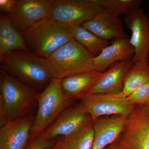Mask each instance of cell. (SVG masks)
<instances>
[{
    "label": "cell",
    "instance_id": "obj_16",
    "mask_svg": "<svg viewBox=\"0 0 149 149\" xmlns=\"http://www.w3.org/2000/svg\"><path fill=\"white\" fill-rule=\"evenodd\" d=\"M133 64L132 61L118 62L103 72L98 80L86 95L95 94L118 93L122 92L126 73Z\"/></svg>",
    "mask_w": 149,
    "mask_h": 149
},
{
    "label": "cell",
    "instance_id": "obj_20",
    "mask_svg": "<svg viewBox=\"0 0 149 149\" xmlns=\"http://www.w3.org/2000/svg\"><path fill=\"white\" fill-rule=\"evenodd\" d=\"M72 38L80 43L95 56L109 45L108 40L101 38L81 25L71 27Z\"/></svg>",
    "mask_w": 149,
    "mask_h": 149
},
{
    "label": "cell",
    "instance_id": "obj_17",
    "mask_svg": "<svg viewBox=\"0 0 149 149\" xmlns=\"http://www.w3.org/2000/svg\"><path fill=\"white\" fill-rule=\"evenodd\" d=\"M102 73L93 70L65 77L61 80L62 91L68 98L79 100L86 95Z\"/></svg>",
    "mask_w": 149,
    "mask_h": 149
},
{
    "label": "cell",
    "instance_id": "obj_13",
    "mask_svg": "<svg viewBox=\"0 0 149 149\" xmlns=\"http://www.w3.org/2000/svg\"><path fill=\"white\" fill-rule=\"evenodd\" d=\"M127 118V116L115 115L93 120L94 139L92 149H104L119 139Z\"/></svg>",
    "mask_w": 149,
    "mask_h": 149
},
{
    "label": "cell",
    "instance_id": "obj_6",
    "mask_svg": "<svg viewBox=\"0 0 149 149\" xmlns=\"http://www.w3.org/2000/svg\"><path fill=\"white\" fill-rule=\"evenodd\" d=\"M104 10L94 0H54L47 18L72 27L82 25Z\"/></svg>",
    "mask_w": 149,
    "mask_h": 149
},
{
    "label": "cell",
    "instance_id": "obj_1",
    "mask_svg": "<svg viewBox=\"0 0 149 149\" xmlns=\"http://www.w3.org/2000/svg\"><path fill=\"white\" fill-rule=\"evenodd\" d=\"M1 69L35 90L42 91L54 79L47 59L29 51H14L0 56Z\"/></svg>",
    "mask_w": 149,
    "mask_h": 149
},
{
    "label": "cell",
    "instance_id": "obj_7",
    "mask_svg": "<svg viewBox=\"0 0 149 149\" xmlns=\"http://www.w3.org/2000/svg\"><path fill=\"white\" fill-rule=\"evenodd\" d=\"M120 149H149V107L135 105L119 138Z\"/></svg>",
    "mask_w": 149,
    "mask_h": 149
},
{
    "label": "cell",
    "instance_id": "obj_25",
    "mask_svg": "<svg viewBox=\"0 0 149 149\" xmlns=\"http://www.w3.org/2000/svg\"><path fill=\"white\" fill-rule=\"evenodd\" d=\"M17 0H0V10L9 15L12 13L17 3Z\"/></svg>",
    "mask_w": 149,
    "mask_h": 149
},
{
    "label": "cell",
    "instance_id": "obj_26",
    "mask_svg": "<svg viewBox=\"0 0 149 149\" xmlns=\"http://www.w3.org/2000/svg\"><path fill=\"white\" fill-rule=\"evenodd\" d=\"M104 149H120L119 139Z\"/></svg>",
    "mask_w": 149,
    "mask_h": 149
},
{
    "label": "cell",
    "instance_id": "obj_11",
    "mask_svg": "<svg viewBox=\"0 0 149 149\" xmlns=\"http://www.w3.org/2000/svg\"><path fill=\"white\" fill-rule=\"evenodd\" d=\"M54 0H17L12 13L8 15L17 29L23 32L47 18Z\"/></svg>",
    "mask_w": 149,
    "mask_h": 149
},
{
    "label": "cell",
    "instance_id": "obj_24",
    "mask_svg": "<svg viewBox=\"0 0 149 149\" xmlns=\"http://www.w3.org/2000/svg\"><path fill=\"white\" fill-rule=\"evenodd\" d=\"M56 141L48 140L41 135L30 141L24 149H51L55 146Z\"/></svg>",
    "mask_w": 149,
    "mask_h": 149
},
{
    "label": "cell",
    "instance_id": "obj_28",
    "mask_svg": "<svg viewBox=\"0 0 149 149\" xmlns=\"http://www.w3.org/2000/svg\"><path fill=\"white\" fill-rule=\"evenodd\" d=\"M146 105L148 106V107H149V102L147 104H146Z\"/></svg>",
    "mask_w": 149,
    "mask_h": 149
},
{
    "label": "cell",
    "instance_id": "obj_22",
    "mask_svg": "<svg viewBox=\"0 0 149 149\" xmlns=\"http://www.w3.org/2000/svg\"><path fill=\"white\" fill-rule=\"evenodd\" d=\"M105 10L120 17L132 13L141 8V0H94Z\"/></svg>",
    "mask_w": 149,
    "mask_h": 149
},
{
    "label": "cell",
    "instance_id": "obj_15",
    "mask_svg": "<svg viewBox=\"0 0 149 149\" xmlns=\"http://www.w3.org/2000/svg\"><path fill=\"white\" fill-rule=\"evenodd\" d=\"M134 55L135 50L129 38L114 39L111 44L93 58L94 70L100 72H105L116 63L132 61Z\"/></svg>",
    "mask_w": 149,
    "mask_h": 149
},
{
    "label": "cell",
    "instance_id": "obj_18",
    "mask_svg": "<svg viewBox=\"0 0 149 149\" xmlns=\"http://www.w3.org/2000/svg\"><path fill=\"white\" fill-rule=\"evenodd\" d=\"M14 51H29L20 32L7 15H0V56Z\"/></svg>",
    "mask_w": 149,
    "mask_h": 149
},
{
    "label": "cell",
    "instance_id": "obj_27",
    "mask_svg": "<svg viewBox=\"0 0 149 149\" xmlns=\"http://www.w3.org/2000/svg\"><path fill=\"white\" fill-rule=\"evenodd\" d=\"M51 149H63L61 140H57L55 145Z\"/></svg>",
    "mask_w": 149,
    "mask_h": 149
},
{
    "label": "cell",
    "instance_id": "obj_19",
    "mask_svg": "<svg viewBox=\"0 0 149 149\" xmlns=\"http://www.w3.org/2000/svg\"><path fill=\"white\" fill-rule=\"evenodd\" d=\"M94 130L92 119L61 140L63 149H92Z\"/></svg>",
    "mask_w": 149,
    "mask_h": 149
},
{
    "label": "cell",
    "instance_id": "obj_8",
    "mask_svg": "<svg viewBox=\"0 0 149 149\" xmlns=\"http://www.w3.org/2000/svg\"><path fill=\"white\" fill-rule=\"evenodd\" d=\"M79 100L93 120L102 116L115 115L128 116L135 107L121 92L93 94L84 96Z\"/></svg>",
    "mask_w": 149,
    "mask_h": 149
},
{
    "label": "cell",
    "instance_id": "obj_10",
    "mask_svg": "<svg viewBox=\"0 0 149 149\" xmlns=\"http://www.w3.org/2000/svg\"><path fill=\"white\" fill-rule=\"evenodd\" d=\"M91 119L80 102L74 103L64 110L40 135L47 140H55L58 136L69 135Z\"/></svg>",
    "mask_w": 149,
    "mask_h": 149
},
{
    "label": "cell",
    "instance_id": "obj_12",
    "mask_svg": "<svg viewBox=\"0 0 149 149\" xmlns=\"http://www.w3.org/2000/svg\"><path fill=\"white\" fill-rule=\"evenodd\" d=\"M35 116L29 114L0 127V149H24L29 143Z\"/></svg>",
    "mask_w": 149,
    "mask_h": 149
},
{
    "label": "cell",
    "instance_id": "obj_2",
    "mask_svg": "<svg viewBox=\"0 0 149 149\" xmlns=\"http://www.w3.org/2000/svg\"><path fill=\"white\" fill-rule=\"evenodd\" d=\"M38 91L0 70V127L31 114Z\"/></svg>",
    "mask_w": 149,
    "mask_h": 149
},
{
    "label": "cell",
    "instance_id": "obj_4",
    "mask_svg": "<svg viewBox=\"0 0 149 149\" xmlns=\"http://www.w3.org/2000/svg\"><path fill=\"white\" fill-rule=\"evenodd\" d=\"M75 101L68 98L63 92L61 79L54 78L47 87L37 95V110L30 131L29 142L40 136Z\"/></svg>",
    "mask_w": 149,
    "mask_h": 149
},
{
    "label": "cell",
    "instance_id": "obj_23",
    "mask_svg": "<svg viewBox=\"0 0 149 149\" xmlns=\"http://www.w3.org/2000/svg\"><path fill=\"white\" fill-rule=\"evenodd\" d=\"M127 100L133 105L147 104L149 102V81L130 95Z\"/></svg>",
    "mask_w": 149,
    "mask_h": 149
},
{
    "label": "cell",
    "instance_id": "obj_14",
    "mask_svg": "<svg viewBox=\"0 0 149 149\" xmlns=\"http://www.w3.org/2000/svg\"><path fill=\"white\" fill-rule=\"evenodd\" d=\"M82 25L104 40L128 38L120 17L105 10Z\"/></svg>",
    "mask_w": 149,
    "mask_h": 149
},
{
    "label": "cell",
    "instance_id": "obj_5",
    "mask_svg": "<svg viewBox=\"0 0 149 149\" xmlns=\"http://www.w3.org/2000/svg\"><path fill=\"white\" fill-rule=\"evenodd\" d=\"M95 57L72 38L47 59L54 78L61 80L95 70L93 65Z\"/></svg>",
    "mask_w": 149,
    "mask_h": 149
},
{
    "label": "cell",
    "instance_id": "obj_3",
    "mask_svg": "<svg viewBox=\"0 0 149 149\" xmlns=\"http://www.w3.org/2000/svg\"><path fill=\"white\" fill-rule=\"evenodd\" d=\"M23 34L28 50L46 58L72 39L71 27L48 18L32 25Z\"/></svg>",
    "mask_w": 149,
    "mask_h": 149
},
{
    "label": "cell",
    "instance_id": "obj_21",
    "mask_svg": "<svg viewBox=\"0 0 149 149\" xmlns=\"http://www.w3.org/2000/svg\"><path fill=\"white\" fill-rule=\"evenodd\" d=\"M149 81V64H133L125 75L121 93L128 97Z\"/></svg>",
    "mask_w": 149,
    "mask_h": 149
},
{
    "label": "cell",
    "instance_id": "obj_9",
    "mask_svg": "<svg viewBox=\"0 0 149 149\" xmlns=\"http://www.w3.org/2000/svg\"><path fill=\"white\" fill-rule=\"evenodd\" d=\"M126 27L131 32L130 42L135 50L133 64H149V18L140 8L124 17Z\"/></svg>",
    "mask_w": 149,
    "mask_h": 149
}]
</instances>
